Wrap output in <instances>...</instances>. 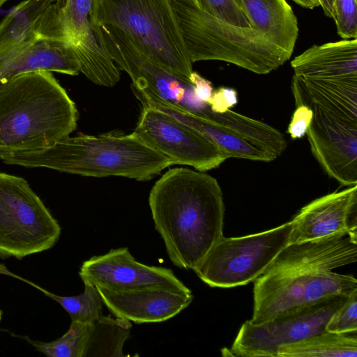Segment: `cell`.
<instances>
[{
  "mask_svg": "<svg viewBox=\"0 0 357 357\" xmlns=\"http://www.w3.org/2000/svg\"><path fill=\"white\" fill-rule=\"evenodd\" d=\"M149 204L169 258L179 268L194 270L223 236V194L203 172L169 169L152 187Z\"/></svg>",
  "mask_w": 357,
  "mask_h": 357,
  "instance_id": "6da1fadb",
  "label": "cell"
},
{
  "mask_svg": "<svg viewBox=\"0 0 357 357\" xmlns=\"http://www.w3.org/2000/svg\"><path fill=\"white\" fill-rule=\"evenodd\" d=\"M0 159L8 165L45 167L86 176H123L137 181H149L172 165L167 157L135 131L129 135L69 136L40 149L0 150Z\"/></svg>",
  "mask_w": 357,
  "mask_h": 357,
  "instance_id": "7a4b0ae2",
  "label": "cell"
},
{
  "mask_svg": "<svg viewBox=\"0 0 357 357\" xmlns=\"http://www.w3.org/2000/svg\"><path fill=\"white\" fill-rule=\"evenodd\" d=\"M78 115L52 72L15 76L0 86V150L50 146L76 129Z\"/></svg>",
  "mask_w": 357,
  "mask_h": 357,
  "instance_id": "3957f363",
  "label": "cell"
},
{
  "mask_svg": "<svg viewBox=\"0 0 357 357\" xmlns=\"http://www.w3.org/2000/svg\"><path fill=\"white\" fill-rule=\"evenodd\" d=\"M191 62L216 60L265 75L291 54L253 28L234 26L199 8L193 0H169Z\"/></svg>",
  "mask_w": 357,
  "mask_h": 357,
  "instance_id": "277c9868",
  "label": "cell"
},
{
  "mask_svg": "<svg viewBox=\"0 0 357 357\" xmlns=\"http://www.w3.org/2000/svg\"><path fill=\"white\" fill-rule=\"evenodd\" d=\"M99 26L116 27L151 61L190 80L192 63L169 0H93Z\"/></svg>",
  "mask_w": 357,
  "mask_h": 357,
  "instance_id": "5b68a950",
  "label": "cell"
},
{
  "mask_svg": "<svg viewBox=\"0 0 357 357\" xmlns=\"http://www.w3.org/2000/svg\"><path fill=\"white\" fill-rule=\"evenodd\" d=\"M93 0H52L39 17L37 36L71 47L80 73L102 86H113L120 79L119 68L105 45L100 26L93 20Z\"/></svg>",
  "mask_w": 357,
  "mask_h": 357,
  "instance_id": "8992f818",
  "label": "cell"
},
{
  "mask_svg": "<svg viewBox=\"0 0 357 357\" xmlns=\"http://www.w3.org/2000/svg\"><path fill=\"white\" fill-rule=\"evenodd\" d=\"M61 228L22 177L0 173V258L24 257L51 249Z\"/></svg>",
  "mask_w": 357,
  "mask_h": 357,
  "instance_id": "52a82bcc",
  "label": "cell"
},
{
  "mask_svg": "<svg viewBox=\"0 0 357 357\" xmlns=\"http://www.w3.org/2000/svg\"><path fill=\"white\" fill-rule=\"evenodd\" d=\"M292 220L241 237L222 236L193 270L212 287L229 288L255 281L290 242Z\"/></svg>",
  "mask_w": 357,
  "mask_h": 357,
  "instance_id": "ba28073f",
  "label": "cell"
},
{
  "mask_svg": "<svg viewBox=\"0 0 357 357\" xmlns=\"http://www.w3.org/2000/svg\"><path fill=\"white\" fill-rule=\"evenodd\" d=\"M355 289V277L332 271L264 273L254 281L250 321L255 324L267 322L333 296H349Z\"/></svg>",
  "mask_w": 357,
  "mask_h": 357,
  "instance_id": "9c48e42d",
  "label": "cell"
},
{
  "mask_svg": "<svg viewBox=\"0 0 357 357\" xmlns=\"http://www.w3.org/2000/svg\"><path fill=\"white\" fill-rule=\"evenodd\" d=\"M105 45L116 66L132 79V86L148 89L160 99L208 119L212 110L196 95L191 80L167 70L151 61L119 29L100 26Z\"/></svg>",
  "mask_w": 357,
  "mask_h": 357,
  "instance_id": "30bf717a",
  "label": "cell"
},
{
  "mask_svg": "<svg viewBox=\"0 0 357 357\" xmlns=\"http://www.w3.org/2000/svg\"><path fill=\"white\" fill-rule=\"evenodd\" d=\"M349 296H333L262 324L246 321L232 344L230 355L277 357L281 347L326 331L328 321Z\"/></svg>",
  "mask_w": 357,
  "mask_h": 357,
  "instance_id": "8fae6325",
  "label": "cell"
},
{
  "mask_svg": "<svg viewBox=\"0 0 357 357\" xmlns=\"http://www.w3.org/2000/svg\"><path fill=\"white\" fill-rule=\"evenodd\" d=\"M172 165L193 167L205 172L219 167L228 157L210 139L172 116L142 106L135 130Z\"/></svg>",
  "mask_w": 357,
  "mask_h": 357,
  "instance_id": "7c38bea8",
  "label": "cell"
},
{
  "mask_svg": "<svg viewBox=\"0 0 357 357\" xmlns=\"http://www.w3.org/2000/svg\"><path fill=\"white\" fill-rule=\"evenodd\" d=\"M311 106L313 117L306 134L313 155L342 185H356L357 120L330 112L312 102Z\"/></svg>",
  "mask_w": 357,
  "mask_h": 357,
  "instance_id": "4fadbf2b",
  "label": "cell"
},
{
  "mask_svg": "<svg viewBox=\"0 0 357 357\" xmlns=\"http://www.w3.org/2000/svg\"><path fill=\"white\" fill-rule=\"evenodd\" d=\"M79 275L84 284L111 291L163 287L192 291L171 269L144 264L134 258L128 248L91 257L82 263Z\"/></svg>",
  "mask_w": 357,
  "mask_h": 357,
  "instance_id": "5bb4252c",
  "label": "cell"
},
{
  "mask_svg": "<svg viewBox=\"0 0 357 357\" xmlns=\"http://www.w3.org/2000/svg\"><path fill=\"white\" fill-rule=\"evenodd\" d=\"M292 222L289 243L337 234L357 236V185L313 200Z\"/></svg>",
  "mask_w": 357,
  "mask_h": 357,
  "instance_id": "9a60e30c",
  "label": "cell"
},
{
  "mask_svg": "<svg viewBox=\"0 0 357 357\" xmlns=\"http://www.w3.org/2000/svg\"><path fill=\"white\" fill-rule=\"evenodd\" d=\"M96 287L103 304L114 317L136 324L168 320L188 307L193 300L192 291L163 287L119 291Z\"/></svg>",
  "mask_w": 357,
  "mask_h": 357,
  "instance_id": "2e32d148",
  "label": "cell"
},
{
  "mask_svg": "<svg viewBox=\"0 0 357 357\" xmlns=\"http://www.w3.org/2000/svg\"><path fill=\"white\" fill-rule=\"evenodd\" d=\"M356 261L357 236L337 234L289 243L276 256L264 273L332 271Z\"/></svg>",
  "mask_w": 357,
  "mask_h": 357,
  "instance_id": "e0dca14e",
  "label": "cell"
},
{
  "mask_svg": "<svg viewBox=\"0 0 357 357\" xmlns=\"http://www.w3.org/2000/svg\"><path fill=\"white\" fill-rule=\"evenodd\" d=\"M142 106L160 110L196 130L213 141L229 158L271 162L273 154L260 149L235 132L210 121L174 106L156 96L148 89L131 86Z\"/></svg>",
  "mask_w": 357,
  "mask_h": 357,
  "instance_id": "ac0fdd59",
  "label": "cell"
},
{
  "mask_svg": "<svg viewBox=\"0 0 357 357\" xmlns=\"http://www.w3.org/2000/svg\"><path fill=\"white\" fill-rule=\"evenodd\" d=\"M40 70L77 75L80 65L71 47L38 38L0 59V86L18 75Z\"/></svg>",
  "mask_w": 357,
  "mask_h": 357,
  "instance_id": "d6986e66",
  "label": "cell"
},
{
  "mask_svg": "<svg viewBox=\"0 0 357 357\" xmlns=\"http://www.w3.org/2000/svg\"><path fill=\"white\" fill-rule=\"evenodd\" d=\"M250 22L270 43L291 54L298 35L297 18L286 0H234Z\"/></svg>",
  "mask_w": 357,
  "mask_h": 357,
  "instance_id": "ffe728a7",
  "label": "cell"
},
{
  "mask_svg": "<svg viewBox=\"0 0 357 357\" xmlns=\"http://www.w3.org/2000/svg\"><path fill=\"white\" fill-rule=\"evenodd\" d=\"M294 75L328 78L357 75V38L314 45L291 62Z\"/></svg>",
  "mask_w": 357,
  "mask_h": 357,
  "instance_id": "44dd1931",
  "label": "cell"
},
{
  "mask_svg": "<svg viewBox=\"0 0 357 357\" xmlns=\"http://www.w3.org/2000/svg\"><path fill=\"white\" fill-rule=\"evenodd\" d=\"M301 78L312 103L330 112L357 120V75Z\"/></svg>",
  "mask_w": 357,
  "mask_h": 357,
  "instance_id": "7402d4cb",
  "label": "cell"
},
{
  "mask_svg": "<svg viewBox=\"0 0 357 357\" xmlns=\"http://www.w3.org/2000/svg\"><path fill=\"white\" fill-rule=\"evenodd\" d=\"M50 0H24L0 22V59L36 40V24Z\"/></svg>",
  "mask_w": 357,
  "mask_h": 357,
  "instance_id": "603a6c76",
  "label": "cell"
},
{
  "mask_svg": "<svg viewBox=\"0 0 357 357\" xmlns=\"http://www.w3.org/2000/svg\"><path fill=\"white\" fill-rule=\"evenodd\" d=\"M356 357L357 338L326 331L281 347L277 357Z\"/></svg>",
  "mask_w": 357,
  "mask_h": 357,
  "instance_id": "cb8c5ba5",
  "label": "cell"
},
{
  "mask_svg": "<svg viewBox=\"0 0 357 357\" xmlns=\"http://www.w3.org/2000/svg\"><path fill=\"white\" fill-rule=\"evenodd\" d=\"M131 322L126 319L102 314L92 323L84 357H122L123 348L129 338Z\"/></svg>",
  "mask_w": 357,
  "mask_h": 357,
  "instance_id": "d4e9b609",
  "label": "cell"
},
{
  "mask_svg": "<svg viewBox=\"0 0 357 357\" xmlns=\"http://www.w3.org/2000/svg\"><path fill=\"white\" fill-rule=\"evenodd\" d=\"M91 326L92 324L71 322L64 335L49 342L34 340L27 335L10 334L24 340L36 350L49 357H84Z\"/></svg>",
  "mask_w": 357,
  "mask_h": 357,
  "instance_id": "484cf974",
  "label": "cell"
},
{
  "mask_svg": "<svg viewBox=\"0 0 357 357\" xmlns=\"http://www.w3.org/2000/svg\"><path fill=\"white\" fill-rule=\"evenodd\" d=\"M37 288L59 303L70 315L71 322L92 324L102 314L103 303L93 285L84 284V292L73 296H61Z\"/></svg>",
  "mask_w": 357,
  "mask_h": 357,
  "instance_id": "4316f807",
  "label": "cell"
},
{
  "mask_svg": "<svg viewBox=\"0 0 357 357\" xmlns=\"http://www.w3.org/2000/svg\"><path fill=\"white\" fill-rule=\"evenodd\" d=\"M204 12L234 26L252 28L234 0H193Z\"/></svg>",
  "mask_w": 357,
  "mask_h": 357,
  "instance_id": "83f0119b",
  "label": "cell"
},
{
  "mask_svg": "<svg viewBox=\"0 0 357 357\" xmlns=\"http://www.w3.org/2000/svg\"><path fill=\"white\" fill-rule=\"evenodd\" d=\"M356 330L357 289H355L332 315L326 326V331L335 333H349L356 332Z\"/></svg>",
  "mask_w": 357,
  "mask_h": 357,
  "instance_id": "f1b7e54d",
  "label": "cell"
},
{
  "mask_svg": "<svg viewBox=\"0 0 357 357\" xmlns=\"http://www.w3.org/2000/svg\"><path fill=\"white\" fill-rule=\"evenodd\" d=\"M333 18L342 38H357L356 0H334Z\"/></svg>",
  "mask_w": 357,
  "mask_h": 357,
  "instance_id": "f546056e",
  "label": "cell"
},
{
  "mask_svg": "<svg viewBox=\"0 0 357 357\" xmlns=\"http://www.w3.org/2000/svg\"><path fill=\"white\" fill-rule=\"evenodd\" d=\"M238 102L237 92L229 87H220L213 93L208 101L211 110L214 112L223 113Z\"/></svg>",
  "mask_w": 357,
  "mask_h": 357,
  "instance_id": "4dcf8cb0",
  "label": "cell"
},
{
  "mask_svg": "<svg viewBox=\"0 0 357 357\" xmlns=\"http://www.w3.org/2000/svg\"><path fill=\"white\" fill-rule=\"evenodd\" d=\"M190 80L194 85L197 96L200 100L208 102L213 93V88L211 82L204 79L196 72H192Z\"/></svg>",
  "mask_w": 357,
  "mask_h": 357,
  "instance_id": "1f68e13d",
  "label": "cell"
},
{
  "mask_svg": "<svg viewBox=\"0 0 357 357\" xmlns=\"http://www.w3.org/2000/svg\"><path fill=\"white\" fill-rule=\"evenodd\" d=\"M320 6H321L325 15L333 18V2L334 0H319Z\"/></svg>",
  "mask_w": 357,
  "mask_h": 357,
  "instance_id": "d6a6232c",
  "label": "cell"
},
{
  "mask_svg": "<svg viewBox=\"0 0 357 357\" xmlns=\"http://www.w3.org/2000/svg\"><path fill=\"white\" fill-rule=\"evenodd\" d=\"M301 6L306 8H314L320 6L319 0H292Z\"/></svg>",
  "mask_w": 357,
  "mask_h": 357,
  "instance_id": "836d02e7",
  "label": "cell"
},
{
  "mask_svg": "<svg viewBox=\"0 0 357 357\" xmlns=\"http://www.w3.org/2000/svg\"><path fill=\"white\" fill-rule=\"evenodd\" d=\"M0 274H3V275H9V276H13V277H15V278H19L26 282H28V283H30L31 282L28 281V280H26L15 274H13V273L10 272L8 268H6V266L5 265H3V264H0Z\"/></svg>",
  "mask_w": 357,
  "mask_h": 357,
  "instance_id": "e575fe53",
  "label": "cell"
},
{
  "mask_svg": "<svg viewBox=\"0 0 357 357\" xmlns=\"http://www.w3.org/2000/svg\"><path fill=\"white\" fill-rule=\"evenodd\" d=\"M8 0H0V7L5 3Z\"/></svg>",
  "mask_w": 357,
  "mask_h": 357,
  "instance_id": "d590c367",
  "label": "cell"
},
{
  "mask_svg": "<svg viewBox=\"0 0 357 357\" xmlns=\"http://www.w3.org/2000/svg\"><path fill=\"white\" fill-rule=\"evenodd\" d=\"M1 317H2V311L0 310V321L1 320Z\"/></svg>",
  "mask_w": 357,
  "mask_h": 357,
  "instance_id": "8d00e7d4",
  "label": "cell"
}]
</instances>
